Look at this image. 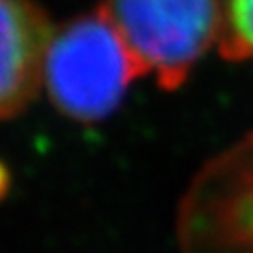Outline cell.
Returning a JSON list of instances; mask_svg holds the SVG:
<instances>
[{"label":"cell","instance_id":"obj_1","mask_svg":"<svg viewBox=\"0 0 253 253\" xmlns=\"http://www.w3.org/2000/svg\"><path fill=\"white\" fill-rule=\"evenodd\" d=\"M141 76L139 61L101 6L53 30L44 89L55 110L70 121H104Z\"/></svg>","mask_w":253,"mask_h":253},{"label":"cell","instance_id":"obj_2","mask_svg":"<svg viewBox=\"0 0 253 253\" xmlns=\"http://www.w3.org/2000/svg\"><path fill=\"white\" fill-rule=\"evenodd\" d=\"M141 70L163 91H177L219 44L224 0H106L101 4Z\"/></svg>","mask_w":253,"mask_h":253},{"label":"cell","instance_id":"obj_3","mask_svg":"<svg viewBox=\"0 0 253 253\" xmlns=\"http://www.w3.org/2000/svg\"><path fill=\"white\" fill-rule=\"evenodd\" d=\"M179 253H253V133L209 158L177 207Z\"/></svg>","mask_w":253,"mask_h":253},{"label":"cell","instance_id":"obj_4","mask_svg":"<svg viewBox=\"0 0 253 253\" xmlns=\"http://www.w3.org/2000/svg\"><path fill=\"white\" fill-rule=\"evenodd\" d=\"M51 36L36 0H0V123L19 116L44 86Z\"/></svg>","mask_w":253,"mask_h":253},{"label":"cell","instance_id":"obj_5","mask_svg":"<svg viewBox=\"0 0 253 253\" xmlns=\"http://www.w3.org/2000/svg\"><path fill=\"white\" fill-rule=\"evenodd\" d=\"M219 53L226 61L253 59V0H224Z\"/></svg>","mask_w":253,"mask_h":253},{"label":"cell","instance_id":"obj_6","mask_svg":"<svg viewBox=\"0 0 253 253\" xmlns=\"http://www.w3.org/2000/svg\"><path fill=\"white\" fill-rule=\"evenodd\" d=\"M9 190H11V171L6 167V163L0 158V203L6 199Z\"/></svg>","mask_w":253,"mask_h":253}]
</instances>
